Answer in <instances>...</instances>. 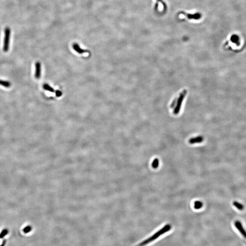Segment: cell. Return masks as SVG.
Listing matches in <instances>:
<instances>
[{
    "label": "cell",
    "mask_w": 246,
    "mask_h": 246,
    "mask_svg": "<svg viewBox=\"0 0 246 246\" xmlns=\"http://www.w3.org/2000/svg\"><path fill=\"white\" fill-rule=\"evenodd\" d=\"M159 164V161L158 159H155L152 162V166L154 169H156L158 167Z\"/></svg>",
    "instance_id": "cell-13"
},
{
    "label": "cell",
    "mask_w": 246,
    "mask_h": 246,
    "mask_svg": "<svg viewBox=\"0 0 246 246\" xmlns=\"http://www.w3.org/2000/svg\"><path fill=\"white\" fill-rule=\"evenodd\" d=\"M0 85L5 87L6 88H9L11 86V83L8 81H3L0 80Z\"/></svg>",
    "instance_id": "cell-10"
},
{
    "label": "cell",
    "mask_w": 246,
    "mask_h": 246,
    "mask_svg": "<svg viewBox=\"0 0 246 246\" xmlns=\"http://www.w3.org/2000/svg\"><path fill=\"white\" fill-rule=\"evenodd\" d=\"M72 48H74V50L77 53H79V54H82V53H88L89 52L88 51H87V50H83V49H81V48H80L79 45L77 44V43H74L73 45H72Z\"/></svg>",
    "instance_id": "cell-6"
},
{
    "label": "cell",
    "mask_w": 246,
    "mask_h": 246,
    "mask_svg": "<svg viewBox=\"0 0 246 246\" xmlns=\"http://www.w3.org/2000/svg\"><path fill=\"white\" fill-rule=\"evenodd\" d=\"M231 40L236 44H239V37L238 36L236 35H233L231 37Z\"/></svg>",
    "instance_id": "cell-8"
},
{
    "label": "cell",
    "mask_w": 246,
    "mask_h": 246,
    "mask_svg": "<svg viewBox=\"0 0 246 246\" xmlns=\"http://www.w3.org/2000/svg\"><path fill=\"white\" fill-rule=\"evenodd\" d=\"M11 35V30L9 27H6L4 31V38L3 51L7 52L9 48L10 39Z\"/></svg>",
    "instance_id": "cell-2"
},
{
    "label": "cell",
    "mask_w": 246,
    "mask_h": 246,
    "mask_svg": "<svg viewBox=\"0 0 246 246\" xmlns=\"http://www.w3.org/2000/svg\"><path fill=\"white\" fill-rule=\"evenodd\" d=\"M203 203L200 201H196L194 203V208L195 209H200L202 208Z\"/></svg>",
    "instance_id": "cell-11"
},
{
    "label": "cell",
    "mask_w": 246,
    "mask_h": 246,
    "mask_svg": "<svg viewBox=\"0 0 246 246\" xmlns=\"http://www.w3.org/2000/svg\"><path fill=\"white\" fill-rule=\"evenodd\" d=\"M233 205L239 210H243V209H244V206H243V204L236 201H235L233 202Z\"/></svg>",
    "instance_id": "cell-9"
},
{
    "label": "cell",
    "mask_w": 246,
    "mask_h": 246,
    "mask_svg": "<svg viewBox=\"0 0 246 246\" xmlns=\"http://www.w3.org/2000/svg\"><path fill=\"white\" fill-rule=\"evenodd\" d=\"M180 13L181 14L184 15V16H186L188 19L197 20L200 19L201 18H202V14L200 13H199V12H197V13H194V14H188V13H186L183 12H181Z\"/></svg>",
    "instance_id": "cell-3"
},
{
    "label": "cell",
    "mask_w": 246,
    "mask_h": 246,
    "mask_svg": "<svg viewBox=\"0 0 246 246\" xmlns=\"http://www.w3.org/2000/svg\"><path fill=\"white\" fill-rule=\"evenodd\" d=\"M43 88L44 90L50 92H52V93L54 92V90H53V88L49 86V85H48V84H46V83L44 84V85H43Z\"/></svg>",
    "instance_id": "cell-12"
},
{
    "label": "cell",
    "mask_w": 246,
    "mask_h": 246,
    "mask_svg": "<svg viewBox=\"0 0 246 246\" xmlns=\"http://www.w3.org/2000/svg\"><path fill=\"white\" fill-rule=\"evenodd\" d=\"M5 243H6V241L5 240H4L3 242L2 243V245L0 246H5Z\"/></svg>",
    "instance_id": "cell-18"
},
{
    "label": "cell",
    "mask_w": 246,
    "mask_h": 246,
    "mask_svg": "<svg viewBox=\"0 0 246 246\" xmlns=\"http://www.w3.org/2000/svg\"><path fill=\"white\" fill-rule=\"evenodd\" d=\"M8 233V231L7 229H4L2 231V232L0 233V238H3L5 236L7 235Z\"/></svg>",
    "instance_id": "cell-14"
},
{
    "label": "cell",
    "mask_w": 246,
    "mask_h": 246,
    "mask_svg": "<svg viewBox=\"0 0 246 246\" xmlns=\"http://www.w3.org/2000/svg\"><path fill=\"white\" fill-rule=\"evenodd\" d=\"M235 226L237 228V230H238L239 232H240V233L246 239V231L245 230V229L243 228L242 224L241 223V222L238 221H236L235 222Z\"/></svg>",
    "instance_id": "cell-4"
},
{
    "label": "cell",
    "mask_w": 246,
    "mask_h": 246,
    "mask_svg": "<svg viewBox=\"0 0 246 246\" xmlns=\"http://www.w3.org/2000/svg\"><path fill=\"white\" fill-rule=\"evenodd\" d=\"M203 141V138L202 136H198V137L192 138L189 140V143L191 144H193L195 143H199L202 142Z\"/></svg>",
    "instance_id": "cell-7"
},
{
    "label": "cell",
    "mask_w": 246,
    "mask_h": 246,
    "mask_svg": "<svg viewBox=\"0 0 246 246\" xmlns=\"http://www.w3.org/2000/svg\"><path fill=\"white\" fill-rule=\"evenodd\" d=\"M35 77L36 79H39L41 75V64L39 62H37L35 64Z\"/></svg>",
    "instance_id": "cell-5"
},
{
    "label": "cell",
    "mask_w": 246,
    "mask_h": 246,
    "mask_svg": "<svg viewBox=\"0 0 246 246\" xmlns=\"http://www.w3.org/2000/svg\"><path fill=\"white\" fill-rule=\"evenodd\" d=\"M157 2H161V3L162 4V5L163 6V12H166V10H167V5L165 3V2H164L163 0H157Z\"/></svg>",
    "instance_id": "cell-15"
},
{
    "label": "cell",
    "mask_w": 246,
    "mask_h": 246,
    "mask_svg": "<svg viewBox=\"0 0 246 246\" xmlns=\"http://www.w3.org/2000/svg\"><path fill=\"white\" fill-rule=\"evenodd\" d=\"M31 230H32V227L30 226H27V227H25L23 229V231L25 233H27L28 232H31Z\"/></svg>",
    "instance_id": "cell-16"
},
{
    "label": "cell",
    "mask_w": 246,
    "mask_h": 246,
    "mask_svg": "<svg viewBox=\"0 0 246 246\" xmlns=\"http://www.w3.org/2000/svg\"><path fill=\"white\" fill-rule=\"evenodd\" d=\"M171 227L170 224L165 225L163 227H162L161 228L159 229L158 231H157L155 233L153 234L152 235L147 237L146 239H145L143 241L141 242V243H139V244H138L135 246H146L148 244L150 243L155 240L158 239L160 237L165 234V233L169 232L171 230Z\"/></svg>",
    "instance_id": "cell-1"
},
{
    "label": "cell",
    "mask_w": 246,
    "mask_h": 246,
    "mask_svg": "<svg viewBox=\"0 0 246 246\" xmlns=\"http://www.w3.org/2000/svg\"><path fill=\"white\" fill-rule=\"evenodd\" d=\"M55 93L57 97H59L62 95V93L59 90H57L55 92Z\"/></svg>",
    "instance_id": "cell-17"
}]
</instances>
